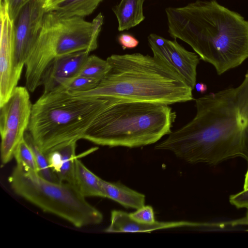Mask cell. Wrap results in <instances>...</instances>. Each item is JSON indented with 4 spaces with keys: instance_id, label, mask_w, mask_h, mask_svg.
<instances>
[{
    "instance_id": "cell-1",
    "label": "cell",
    "mask_w": 248,
    "mask_h": 248,
    "mask_svg": "<svg viewBox=\"0 0 248 248\" xmlns=\"http://www.w3.org/2000/svg\"><path fill=\"white\" fill-rule=\"evenodd\" d=\"M195 103L194 118L155 149L170 151L192 164L248 159V69L238 87L206 94Z\"/></svg>"
},
{
    "instance_id": "cell-2",
    "label": "cell",
    "mask_w": 248,
    "mask_h": 248,
    "mask_svg": "<svg viewBox=\"0 0 248 248\" xmlns=\"http://www.w3.org/2000/svg\"><path fill=\"white\" fill-rule=\"evenodd\" d=\"M168 32L189 45L218 75L248 58V20L216 0L166 8Z\"/></svg>"
},
{
    "instance_id": "cell-3",
    "label": "cell",
    "mask_w": 248,
    "mask_h": 248,
    "mask_svg": "<svg viewBox=\"0 0 248 248\" xmlns=\"http://www.w3.org/2000/svg\"><path fill=\"white\" fill-rule=\"evenodd\" d=\"M110 69L94 89L73 94L167 105L194 100L193 89L172 67L140 53L113 54Z\"/></svg>"
},
{
    "instance_id": "cell-4",
    "label": "cell",
    "mask_w": 248,
    "mask_h": 248,
    "mask_svg": "<svg viewBox=\"0 0 248 248\" xmlns=\"http://www.w3.org/2000/svg\"><path fill=\"white\" fill-rule=\"evenodd\" d=\"M108 98L83 139L101 146L137 148L169 135L176 118L169 105Z\"/></svg>"
},
{
    "instance_id": "cell-5",
    "label": "cell",
    "mask_w": 248,
    "mask_h": 248,
    "mask_svg": "<svg viewBox=\"0 0 248 248\" xmlns=\"http://www.w3.org/2000/svg\"><path fill=\"white\" fill-rule=\"evenodd\" d=\"M108 98L78 95L63 90L43 93L32 104L28 131L45 154L83 139Z\"/></svg>"
},
{
    "instance_id": "cell-6",
    "label": "cell",
    "mask_w": 248,
    "mask_h": 248,
    "mask_svg": "<svg viewBox=\"0 0 248 248\" xmlns=\"http://www.w3.org/2000/svg\"><path fill=\"white\" fill-rule=\"evenodd\" d=\"M99 13L92 22L84 18L64 17L55 11L46 12L37 39L25 64L26 87L33 92L41 86L47 65L56 57L97 47V39L103 24Z\"/></svg>"
},
{
    "instance_id": "cell-7",
    "label": "cell",
    "mask_w": 248,
    "mask_h": 248,
    "mask_svg": "<svg viewBox=\"0 0 248 248\" xmlns=\"http://www.w3.org/2000/svg\"><path fill=\"white\" fill-rule=\"evenodd\" d=\"M8 182L16 194L77 228L98 225L103 221L102 213L88 202L73 184L46 180L18 165Z\"/></svg>"
},
{
    "instance_id": "cell-8",
    "label": "cell",
    "mask_w": 248,
    "mask_h": 248,
    "mask_svg": "<svg viewBox=\"0 0 248 248\" xmlns=\"http://www.w3.org/2000/svg\"><path fill=\"white\" fill-rule=\"evenodd\" d=\"M28 91L17 86L0 106V158L3 165L14 158L16 146L28 129L32 106Z\"/></svg>"
},
{
    "instance_id": "cell-9",
    "label": "cell",
    "mask_w": 248,
    "mask_h": 248,
    "mask_svg": "<svg viewBox=\"0 0 248 248\" xmlns=\"http://www.w3.org/2000/svg\"><path fill=\"white\" fill-rule=\"evenodd\" d=\"M45 13L44 0H29L15 21L14 71L18 80L39 36Z\"/></svg>"
},
{
    "instance_id": "cell-10",
    "label": "cell",
    "mask_w": 248,
    "mask_h": 248,
    "mask_svg": "<svg viewBox=\"0 0 248 248\" xmlns=\"http://www.w3.org/2000/svg\"><path fill=\"white\" fill-rule=\"evenodd\" d=\"M148 40L153 56L172 67L193 90L200 60L198 55L186 49L175 39L170 40L151 33Z\"/></svg>"
},
{
    "instance_id": "cell-11",
    "label": "cell",
    "mask_w": 248,
    "mask_h": 248,
    "mask_svg": "<svg viewBox=\"0 0 248 248\" xmlns=\"http://www.w3.org/2000/svg\"><path fill=\"white\" fill-rule=\"evenodd\" d=\"M0 106L5 103L17 87L19 80L14 71L15 22L6 6L0 0Z\"/></svg>"
},
{
    "instance_id": "cell-12",
    "label": "cell",
    "mask_w": 248,
    "mask_h": 248,
    "mask_svg": "<svg viewBox=\"0 0 248 248\" xmlns=\"http://www.w3.org/2000/svg\"><path fill=\"white\" fill-rule=\"evenodd\" d=\"M89 56L86 51H81L54 59L46 67L41 79L44 93L57 90L65 81L78 75Z\"/></svg>"
},
{
    "instance_id": "cell-13",
    "label": "cell",
    "mask_w": 248,
    "mask_h": 248,
    "mask_svg": "<svg viewBox=\"0 0 248 248\" xmlns=\"http://www.w3.org/2000/svg\"><path fill=\"white\" fill-rule=\"evenodd\" d=\"M208 223L187 221H158L152 224H142L132 219L129 213L114 210L111 212L109 225L105 229L107 232H150L152 231L181 227H207Z\"/></svg>"
},
{
    "instance_id": "cell-14",
    "label": "cell",
    "mask_w": 248,
    "mask_h": 248,
    "mask_svg": "<svg viewBox=\"0 0 248 248\" xmlns=\"http://www.w3.org/2000/svg\"><path fill=\"white\" fill-rule=\"evenodd\" d=\"M77 141L62 144L46 154L50 168L61 182L74 185Z\"/></svg>"
},
{
    "instance_id": "cell-15",
    "label": "cell",
    "mask_w": 248,
    "mask_h": 248,
    "mask_svg": "<svg viewBox=\"0 0 248 248\" xmlns=\"http://www.w3.org/2000/svg\"><path fill=\"white\" fill-rule=\"evenodd\" d=\"M105 197L111 199L125 208L138 209L144 205L145 196L119 182H110L101 179Z\"/></svg>"
},
{
    "instance_id": "cell-16",
    "label": "cell",
    "mask_w": 248,
    "mask_h": 248,
    "mask_svg": "<svg viewBox=\"0 0 248 248\" xmlns=\"http://www.w3.org/2000/svg\"><path fill=\"white\" fill-rule=\"evenodd\" d=\"M144 0H121L112 8L118 21L119 31L134 27L145 19L143 13Z\"/></svg>"
},
{
    "instance_id": "cell-17",
    "label": "cell",
    "mask_w": 248,
    "mask_h": 248,
    "mask_svg": "<svg viewBox=\"0 0 248 248\" xmlns=\"http://www.w3.org/2000/svg\"><path fill=\"white\" fill-rule=\"evenodd\" d=\"M101 178L89 170L79 160H75L74 185L84 197L105 198L102 189Z\"/></svg>"
},
{
    "instance_id": "cell-18",
    "label": "cell",
    "mask_w": 248,
    "mask_h": 248,
    "mask_svg": "<svg viewBox=\"0 0 248 248\" xmlns=\"http://www.w3.org/2000/svg\"><path fill=\"white\" fill-rule=\"evenodd\" d=\"M103 0H65L52 11L64 17L78 16L84 18L91 15Z\"/></svg>"
},
{
    "instance_id": "cell-19",
    "label": "cell",
    "mask_w": 248,
    "mask_h": 248,
    "mask_svg": "<svg viewBox=\"0 0 248 248\" xmlns=\"http://www.w3.org/2000/svg\"><path fill=\"white\" fill-rule=\"evenodd\" d=\"M24 139L33 153L38 174L46 180L59 182L58 177L50 167L46 155L39 149L29 132L25 133Z\"/></svg>"
},
{
    "instance_id": "cell-20",
    "label": "cell",
    "mask_w": 248,
    "mask_h": 248,
    "mask_svg": "<svg viewBox=\"0 0 248 248\" xmlns=\"http://www.w3.org/2000/svg\"><path fill=\"white\" fill-rule=\"evenodd\" d=\"M110 69L107 60L94 55H89L78 75L101 81Z\"/></svg>"
},
{
    "instance_id": "cell-21",
    "label": "cell",
    "mask_w": 248,
    "mask_h": 248,
    "mask_svg": "<svg viewBox=\"0 0 248 248\" xmlns=\"http://www.w3.org/2000/svg\"><path fill=\"white\" fill-rule=\"evenodd\" d=\"M16 165L25 170L38 173V169L33 153L24 139L16 146L14 154Z\"/></svg>"
},
{
    "instance_id": "cell-22",
    "label": "cell",
    "mask_w": 248,
    "mask_h": 248,
    "mask_svg": "<svg viewBox=\"0 0 248 248\" xmlns=\"http://www.w3.org/2000/svg\"><path fill=\"white\" fill-rule=\"evenodd\" d=\"M99 83L96 79L78 75L65 81L57 90L71 93H82L95 88Z\"/></svg>"
},
{
    "instance_id": "cell-23",
    "label": "cell",
    "mask_w": 248,
    "mask_h": 248,
    "mask_svg": "<svg viewBox=\"0 0 248 248\" xmlns=\"http://www.w3.org/2000/svg\"><path fill=\"white\" fill-rule=\"evenodd\" d=\"M129 215L132 219L140 223L152 224L155 221L154 209L149 205H144Z\"/></svg>"
},
{
    "instance_id": "cell-24",
    "label": "cell",
    "mask_w": 248,
    "mask_h": 248,
    "mask_svg": "<svg viewBox=\"0 0 248 248\" xmlns=\"http://www.w3.org/2000/svg\"><path fill=\"white\" fill-rule=\"evenodd\" d=\"M11 18L15 22L22 7L29 0H2Z\"/></svg>"
},
{
    "instance_id": "cell-25",
    "label": "cell",
    "mask_w": 248,
    "mask_h": 248,
    "mask_svg": "<svg viewBox=\"0 0 248 248\" xmlns=\"http://www.w3.org/2000/svg\"><path fill=\"white\" fill-rule=\"evenodd\" d=\"M229 202L231 204L237 208H248V189L234 195L229 198Z\"/></svg>"
},
{
    "instance_id": "cell-26",
    "label": "cell",
    "mask_w": 248,
    "mask_h": 248,
    "mask_svg": "<svg viewBox=\"0 0 248 248\" xmlns=\"http://www.w3.org/2000/svg\"><path fill=\"white\" fill-rule=\"evenodd\" d=\"M118 41L124 50L135 48L139 43V41L134 36L126 33L120 35Z\"/></svg>"
},
{
    "instance_id": "cell-27",
    "label": "cell",
    "mask_w": 248,
    "mask_h": 248,
    "mask_svg": "<svg viewBox=\"0 0 248 248\" xmlns=\"http://www.w3.org/2000/svg\"><path fill=\"white\" fill-rule=\"evenodd\" d=\"M240 225H248V218L242 217L241 218L232 220L229 222L218 224L220 227H224L226 226H236Z\"/></svg>"
},
{
    "instance_id": "cell-28",
    "label": "cell",
    "mask_w": 248,
    "mask_h": 248,
    "mask_svg": "<svg viewBox=\"0 0 248 248\" xmlns=\"http://www.w3.org/2000/svg\"><path fill=\"white\" fill-rule=\"evenodd\" d=\"M65 0H44V8L45 12L51 11L54 7Z\"/></svg>"
},
{
    "instance_id": "cell-29",
    "label": "cell",
    "mask_w": 248,
    "mask_h": 248,
    "mask_svg": "<svg viewBox=\"0 0 248 248\" xmlns=\"http://www.w3.org/2000/svg\"><path fill=\"white\" fill-rule=\"evenodd\" d=\"M195 88L196 89L197 91L202 93H205L207 89V86L203 83H196Z\"/></svg>"
},
{
    "instance_id": "cell-30",
    "label": "cell",
    "mask_w": 248,
    "mask_h": 248,
    "mask_svg": "<svg viewBox=\"0 0 248 248\" xmlns=\"http://www.w3.org/2000/svg\"><path fill=\"white\" fill-rule=\"evenodd\" d=\"M243 189H248V170H247V172L246 173L245 177Z\"/></svg>"
},
{
    "instance_id": "cell-31",
    "label": "cell",
    "mask_w": 248,
    "mask_h": 248,
    "mask_svg": "<svg viewBox=\"0 0 248 248\" xmlns=\"http://www.w3.org/2000/svg\"><path fill=\"white\" fill-rule=\"evenodd\" d=\"M246 217L247 218H248V210H247V213H246V217Z\"/></svg>"
}]
</instances>
